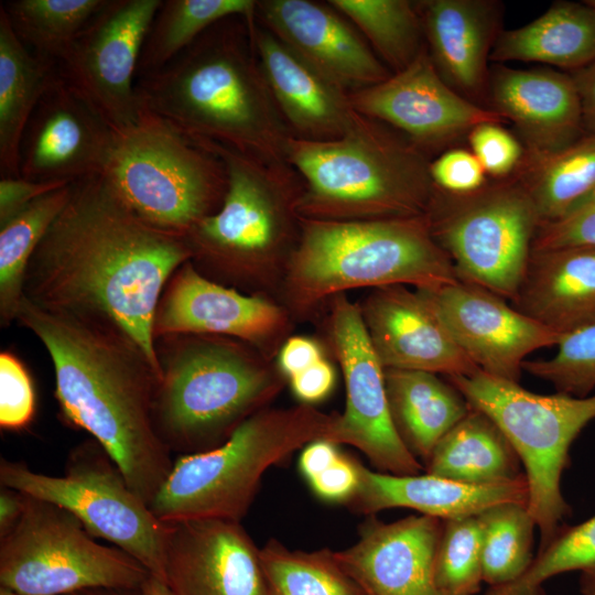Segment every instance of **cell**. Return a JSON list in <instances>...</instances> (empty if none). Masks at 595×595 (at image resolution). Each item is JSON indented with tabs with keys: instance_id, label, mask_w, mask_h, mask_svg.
I'll use <instances>...</instances> for the list:
<instances>
[{
	"instance_id": "cell-1",
	"label": "cell",
	"mask_w": 595,
	"mask_h": 595,
	"mask_svg": "<svg viewBox=\"0 0 595 595\" xmlns=\"http://www.w3.org/2000/svg\"><path fill=\"white\" fill-rule=\"evenodd\" d=\"M188 260L184 236L148 224L102 174L93 175L72 184L29 262L23 298L122 331L159 367L155 309L171 275Z\"/></svg>"
},
{
	"instance_id": "cell-2",
	"label": "cell",
	"mask_w": 595,
	"mask_h": 595,
	"mask_svg": "<svg viewBox=\"0 0 595 595\" xmlns=\"http://www.w3.org/2000/svg\"><path fill=\"white\" fill-rule=\"evenodd\" d=\"M15 322L51 357L64 422L89 433L150 507L174 463L153 424L160 368L122 331L48 312L24 298Z\"/></svg>"
},
{
	"instance_id": "cell-3",
	"label": "cell",
	"mask_w": 595,
	"mask_h": 595,
	"mask_svg": "<svg viewBox=\"0 0 595 595\" xmlns=\"http://www.w3.org/2000/svg\"><path fill=\"white\" fill-rule=\"evenodd\" d=\"M248 21L237 15L215 23L165 66L137 77V91L150 111L195 140L291 166L292 133L264 78Z\"/></svg>"
},
{
	"instance_id": "cell-4",
	"label": "cell",
	"mask_w": 595,
	"mask_h": 595,
	"mask_svg": "<svg viewBox=\"0 0 595 595\" xmlns=\"http://www.w3.org/2000/svg\"><path fill=\"white\" fill-rule=\"evenodd\" d=\"M160 379L153 424L171 453L195 454L226 442L268 408L286 378L273 360L236 338L172 334L154 339Z\"/></svg>"
},
{
	"instance_id": "cell-5",
	"label": "cell",
	"mask_w": 595,
	"mask_h": 595,
	"mask_svg": "<svg viewBox=\"0 0 595 595\" xmlns=\"http://www.w3.org/2000/svg\"><path fill=\"white\" fill-rule=\"evenodd\" d=\"M286 160L302 181L298 213L303 218L426 216L436 192L428 154L397 130L358 112L337 139L290 137Z\"/></svg>"
},
{
	"instance_id": "cell-6",
	"label": "cell",
	"mask_w": 595,
	"mask_h": 595,
	"mask_svg": "<svg viewBox=\"0 0 595 595\" xmlns=\"http://www.w3.org/2000/svg\"><path fill=\"white\" fill-rule=\"evenodd\" d=\"M204 143L223 160L228 186L220 208L184 236L191 262L217 283L279 301L301 232L302 181L291 166Z\"/></svg>"
},
{
	"instance_id": "cell-7",
	"label": "cell",
	"mask_w": 595,
	"mask_h": 595,
	"mask_svg": "<svg viewBox=\"0 0 595 595\" xmlns=\"http://www.w3.org/2000/svg\"><path fill=\"white\" fill-rule=\"evenodd\" d=\"M456 280L428 215L358 221L301 217L300 238L278 300L292 317H306L346 290L433 289Z\"/></svg>"
},
{
	"instance_id": "cell-8",
	"label": "cell",
	"mask_w": 595,
	"mask_h": 595,
	"mask_svg": "<svg viewBox=\"0 0 595 595\" xmlns=\"http://www.w3.org/2000/svg\"><path fill=\"white\" fill-rule=\"evenodd\" d=\"M336 413L313 405L264 408L219 446L180 455L150 504L162 522L227 519L240 522L263 474L307 443L325 439Z\"/></svg>"
},
{
	"instance_id": "cell-9",
	"label": "cell",
	"mask_w": 595,
	"mask_h": 595,
	"mask_svg": "<svg viewBox=\"0 0 595 595\" xmlns=\"http://www.w3.org/2000/svg\"><path fill=\"white\" fill-rule=\"evenodd\" d=\"M128 206L148 224L185 236L221 206L228 186L223 160L150 111L118 132L102 174Z\"/></svg>"
},
{
	"instance_id": "cell-10",
	"label": "cell",
	"mask_w": 595,
	"mask_h": 595,
	"mask_svg": "<svg viewBox=\"0 0 595 595\" xmlns=\"http://www.w3.org/2000/svg\"><path fill=\"white\" fill-rule=\"evenodd\" d=\"M447 380L499 426L516 451L528 484L527 508L540 531L539 551L543 550L571 512L561 478L572 443L595 419V394H539L479 369Z\"/></svg>"
},
{
	"instance_id": "cell-11",
	"label": "cell",
	"mask_w": 595,
	"mask_h": 595,
	"mask_svg": "<svg viewBox=\"0 0 595 595\" xmlns=\"http://www.w3.org/2000/svg\"><path fill=\"white\" fill-rule=\"evenodd\" d=\"M0 484L66 509L91 537L112 543L164 582L165 523L153 515L93 437L69 452L62 476L37 473L23 462L1 458Z\"/></svg>"
},
{
	"instance_id": "cell-12",
	"label": "cell",
	"mask_w": 595,
	"mask_h": 595,
	"mask_svg": "<svg viewBox=\"0 0 595 595\" xmlns=\"http://www.w3.org/2000/svg\"><path fill=\"white\" fill-rule=\"evenodd\" d=\"M150 575L121 549L96 542L66 509L28 495L21 519L0 539V586L19 595L140 589Z\"/></svg>"
},
{
	"instance_id": "cell-13",
	"label": "cell",
	"mask_w": 595,
	"mask_h": 595,
	"mask_svg": "<svg viewBox=\"0 0 595 595\" xmlns=\"http://www.w3.org/2000/svg\"><path fill=\"white\" fill-rule=\"evenodd\" d=\"M428 218L459 280L515 300L540 225L532 201L515 177L468 195L436 188Z\"/></svg>"
},
{
	"instance_id": "cell-14",
	"label": "cell",
	"mask_w": 595,
	"mask_h": 595,
	"mask_svg": "<svg viewBox=\"0 0 595 595\" xmlns=\"http://www.w3.org/2000/svg\"><path fill=\"white\" fill-rule=\"evenodd\" d=\"M328 303L327 336L342 368L346 401L335 415L325 440L346 444L365 454L378 472L420 474L423 465L400 439L389 409L385 368L370 343L360 307L345 293Z\"/></svg>"
},
{
	"instance_id": "cell-15",
	"label": "cell",
	"mask_w": 595,
	"mask_h": 595,
	"mask_svg": "<svg viewBox=\"0 0 595 595\" xmlns=\"http://www.w3.org/2000/svg\"><path fill=\"white\" fill-rule=\"evenodd\" d=\"M162 0H105L57 61L60 76L117 132L139 119L141 48Z\"/></svg>"
},
{
	"instance_id": "cell-16",
	"label": "cell",
	"mask_w": 595,
	"mask_h": 595,
	"mask_svg": "<svg viewBox=\"0 0 595 595\" xmlns=\"http://www.w3.org/2000/svg\"><path fill=\"white\" fill-rule=\"evenodd\" d=\"M292 315L279 301L247 294L203 275L191 260L171 275L153 317V338L219 335L245 342L273 360L290 337Z\"/></svg>"
},
{
	"instance_id": "cell-17",
	"label": "cell",
	"mask_w": 595,
	"mask_h": 595,
	"mask_svg": "<svg viewBox=\"0 0 595 595\" xmlns=\"http://www.w3.org/2000/svg\"><path fill=\"white\" fill-rule=\"evenodd\" d=\"M349 98L358 113L397 130L425 154L467 136L479 123L504 121L450 87L426 47L401 72L349 93Z\"/></svg>"
},
{
	"instance_id": "cell-18",
	"label": "cell",
	"mask_w": 595,
	"mask_h": 595,
	"mask_svg": "<svg viewBox=\"0 0 595 595\" xmlns=\"http://www.w3.org/2000/svg\"><path fill=\"white\" fill-rule=\"evenodd\" d=\"M117 136L104 116L58 74L24 130L20 175L73 183L104 174Z\"/></svg>"
},
{
	"instance_id": "cell-19",
	"label": "cell",
	"mask_w": 595,
	"mask_h": 595,
	"mask_svg": "<svg viewBox=\"0 0 595 595\" xmlns=\"http://www.w3.org/2000/svg\"><path fill=\"white\" fill-rule=\"evenodd\" d=\"M419 290L478 369L501 379L519 382L526 357L558 345L563 337L508 305L504 298L467 281Z\"/></svg>"
},
{
	"instance_id": "cell-20",
	"label": "cell",
	"mask_w": 595,
	"mask_h": 595,
	"mask_svg": "<svg viewBox=\"0 0 595 595\" xmlns=\"http://www.w3.org/2000/svg\"><path fill=\"white\" fill-rule=\"evenodd\" d=\"M164 583L173 595H268L260 549L227 519L165 523Z\"/></svg>"
},
{
	"instance_id": "cell-21",
	"label": "cell",
	"mask_w": 595,
	"mask_h": 595,
	"mask_svg": "<svg viewBox=\"0 0 595 595\" xmlns=\"http://www.w3.org/2000/svg\"><path fill=\"white\" fill-rule=\"evenodd\" d=\"M359 307L385 369L421 370L446 377L478 370L421 290L407 285L372 289Z\"/></svg>"
},
{
	"instance_id": "cell-22",
	"label": "cell",
	"mask_w": 595,
	"mask_h": 595,
	"mask_svg": "<svg viewBox=\"0 0 595 595\" xmlns=\"http://www.w3.org/2000/svg\"><path fill=\"white\" fill-rule=\"evenodd\" d=\"M256 19L348 93L379 84L392 74L355 26L329 4L261 0Z\"/></svg>"
},
{
	"instance_id": "cell-23",
	"label": "cell",
	"mask_w": 595,
	"mask_h": 595,
	"mask_svg": "<svg viewBox=\"0 0 595 595\" xmlns=\"http://www.w3.org/2000/svg\"><path fill=\"white\" fill-rule=\"evenodd\" d=\"M442 527L426 515L393 522L367 516L358 540L335 556L367 595H442L434 578Z\"/></svg>"
},
{
	"instance_id": "cell-24",
	"label": "cell",
	"mask_w": 595,
	"mask_h": 595,
	"mask_svg": "<svg viewBox=\"0 0 595 595\" xmlns=\"http://www.w3.org/2000/svg\"><path fill=\"white\" fill-rule=\"evenodd\" d=\"M486 104L515 125L527 158L556 152L585 134L574 80L552 67L490 68Z\"/></svg>"
},
{
	"instance_id": "cell-25",
	"label": "cell",
	"mask_w": 595,
	"mask_h": 595,
	"mask_svg": "<svg viewBox=\"0 0 595 595\" xmlns=\"http://www.w3.org/2000/svg\"><path fill=\"white\" fill-rule=\"evenodd\" d=\"M248 23L264 78L292 136L312 141L342 137L357 112L349 93L290 48L256 15Z\"/></svg>"
},
{
	"instance_id": "cell-26",
	"label": "cell",
	"mask_w": 595,
	"mask_h": 595,
	"mask_svg": "<svg viewBox=\"0 0 595 595\" xmlns=\"http://www.w3.org/2000/svg\"><path fill=\"white\" fill-rule=\"evenodd\" d=\"M430 58L443 80L484 107L488 61L501 33V3L495 0L415 1Z\"/></svg>"
},
{
	"instance_id": "cell-27",
	"label": "cell",
	"mask_w": 595,
	"mask_h": 595,
	"mask_svg": "<svg viewBox=\"0 0 595 595\" xmlns=\"http://www.w3.org/2000/svg\"><path fill=\"white\" fill-rule=\"evenodd\" d=\"M359 486L346 505L350 510L375 516L390 508H411L441 520L478 516L507 502L527 505L524 474L506 482L475 485L430 474L392 475L359 463Z\"/></svg>"
},
{
	"instance_id": "cell-28",
	"label": "cell",
	"mask_w": 595,
	"mask_h": 595,
	"mask_svg": "<svg viewBox=\"0 0 595 595\" xmlns=\"http://www.w3.org/2000/svg\"><path fill=\"white\" fill-rule=\"evenodd\" d=\"M512 302L562 336L595 326V247L532 250Z\"/></svg>"
},
{
	"instance_id": "cell-29",
	"label": "cell",
	"mask_w": 595,
	"mask_h": 595,
	"mask_svg": "<svg viewBox=\"0 0 595 595\" xmlns=\"http://www.w3.org/2000/svg\"><path fill=\"white\" fill-rule=\"evenodd\" d=\"M490 61L531 62L573 72L595 61V3L556 1L528 24L501 31Z\"/></svg>"
},
{
	"instance_id": "cell-30",
	"label": "cell",
	"mask_w": 595,
	"mask_h": 595,
	"mask_svg": "<svg viewBox=\"0 0 595 595\" xmlns=\"http://www.w3.org/2000/svg\"><path fill=\"white\" fill-rule=\"evenodd\" d=\"M385 382L394 428L407 448L425 466L439 441L472 407L437 374L385 369Z\"/></svg>"
},
{
	"instance_id": "cell-31",
	"label": "cell",
	"mask_w": 595,
	"mask_h": 595,
	"mask_svg": "<svg viewBox=\"0 0 595 595\" xmlns=\"http://www.w3.org/2000/svg\"><path fill=\"white\" fill-rule=\"evenodd\" d=\"M57 63L32 52L0 7V174L20 177V145L42 96L57 77Z\"/></svg>"
},
{
	"instance_id": "cell-32",
	"label": "cell",
	"mask_w": 595,
	"mask_h": 595,
	"mask_svg": "<svg viewBox=\"0 0 595 595\" xmlns=\"http://www.w3.org/2000/svg\"><path fill=\"white\" fill-rule=\"evenodd\" d=\"M426 474L485 485L522 475L521 462L499 426L484 412H469L436 444Z\"/></svg>"
},
{
	"instance_id": "cell-33",
	"label": "cell",
	"mask_w": 595,
	"mask_h": 595,
	"mask_svg": "<svg viewBox=\"0 0 595 595\" xmlns=\"http://www.w3.org/2000/svg\"><path fill=\"white\" fill-rule=\"evenodd\" d=\"M515 178L532 201L540 223L554 220L595 191V134L556 152L527 158Z\"/></svg>"
},
{
	"instance_id": "cell-34",
	"label": "cell",
	"mask_w": 595,
	"mask_h": 595,
	"mask_svg": "<svg viewBox=\"0 0 595 595\" xmlns=\"http://www.w3.org/2000/svg\"><path fill=\"white\" fill-rule=\"evenodd\" d=\"M256 0H162L143 42L137 77L159 71L215 23L256 15Z\"/></svg>"
},
{
	"instance_id": "cell-35",
	"label": "cell",
	"mask_w": 595,
	"mask_h": 595,
	"mask_svg": "<svg viewBox=\"0 0 595 595\" xmlns=\"http://www.w3.org/2000/svg\"><path fill=\"white\" fill-rule=\"evenodd\" d=\"M72 184L45 194L0 224V325L15 322L29 262L66 205Z\"/></svg>"
},
{
	"instance_id": "cell-36",
	"label": "cell",
	"mask_w": 595,
	"mask_h": 595,
	"mask_svg": "<svg viewBox=\"0 0 595 595\" xmlns=\"http://www.w3.org/2000/svg\"><path fill=\"white\" fill-rule=\"evenodd\" d=\"M327 3L361 31L392 74L408 67L426 47L415 1L329 0Z\"/></svg>"
},
{
	"instance_id": "cell-37",
	"label": "cell",
	"mask_w": 595,
	"mask_h": 595,
	"mask_svg": "<svg viewBox=\"0 0 595 595\" xmlns=\"http://www.w3.org/2000/svg\"><path fill=\"white\" fill-rule=\"evenodd\" d=\"M260 558L268 595H367L329 549L291 550L271 539Z\"/></svg>"
},
{
	"instance_id": "cell-38",
	"label": "cell",
	"mask_w": 595,
	"mask_h": 595,
	"mask_svg": "<svg viewBox=\"0 0 595 595\" xmlns=\"http://www.w3.org/2000/svg\"><path fill=\"white\" fill-rule=\"evenodd\" d=\"M104 3L105 0H11L0 7L26 47L57 63Z\"/></svg>"
},
{
	"instance_id": "cell-39",
	"label": "cell",
	"mask_w": 595,
	"mask_h": 595,
	"mask_svg": "<svg viewBox=\"0 0 595 595\" xmlns=\"http://www.w3.org/2000/svg\"><path fill=\"white\" fill-rule=\"evenodd\" d=\"M482 524L483 582L496 587L515 582L531 565L537 527L527 505L507 502L478 515Z\"/></svg>"
},
{
	"instance_id": "cell-40",
	"label": "cell",
	"mask_w": 595,
	"mask_h": 595,
	"mask_svg": "<svg viewBox=\"0 0 595 595\" xmlns=\"http://www.w3.org/2000/svg\"><path fill=\"white\" fill-rule=\"evenodd\" d=\"M595 566V516L562 528L543 550L538 552L526 573L512 583L489 587L485 595H544L542 584L571 571Z\"/></svg>"
},
{
	"instance_id": "cell-41",
	"label": "cell",
	"mask_w": 595,
	"mask_h": 595,
	"mask_svg": "<svg viewBox=\"0 0 595 595\" xmlns=\"http://www.w3.org/2000/svg\"><path fill=\"white\" fill-rule=\"evenodd\" d=\"M434 578L442 595H475L479 592L483 569L478 516L443 520Z\"/></svg>"
},
{
	"instance_id": "cell-42",
	"label": "cell",
	"mask_w": 595,
	"mask_h": 595,
	"mask_svg": "<svg viewBox=\"0 0 595 595\" xmlns=\"http://www.w3.org/2000/svg\"><path fill=\"white\" fill-rule=\"evenodd\" d=\"M549 359L526 360L522 369L554 386L558 392L587 397L595 389V326L564 335Z\"/></svg>"
},
{
	"instance_id": "cell-43",
	"label": "cell",
	"mask_w": 595,
	"mask_h": 595,
	"mask_svg": "<svg viewBox=\"0 0 595 595\" xmlns=\"http://www.w3.org/2000/svg\"><path fill=\"white\" fill-rule=\"evenodd\" d=\"M35 414V391L23 361L10 350L0 353V426L6 431L26 429Z\"/></svg>"
},
{
	"instance_id": "cell-44",
	"label": "cell",
	"mask_w": 595,
	"mask_h": 595,
	"mask_svg": "<svg viewBox=\"0 0 595 595\" xmlns=\"http://www.w3.org/2000/svg\"><path fill=\"white\" fill-rule=\"evenodd\" d=\"M467 140L472 153L486 174L494 178L507 180L517 174L526 156L521 141L500 122H483L475 126L467 133Z\"/></svg>"
},
{
	"instance_id": "cell-45",
	"label": "cell",
	"mask_w": 595,
	"mask_h": 595,
	"mask_svg": "<svg viewBox=\"0 0 595 595\" xmlns=\"http://www.w3.org/2000/svg\"><path fill=\"white\" fill-rule=\"evenodd\" d=\"M595 247V191L561 217L540 223L532 250Z\"/></svg>"
},
{
	"instance_id": "cell-46",
	"label": "cell",
	"mask_w": 595,
	"mask_h": 595,
	"mask_svg": "<svg viewBox=\"0 0 595 595\" xmlns=\"http://www.w3.org/2000/svg\"><path fill=\"white\" fill-rule=\"evenodd\" d=\"M430 175L437 190L450 195H468L488 184L484 167L470 150L452 148L430 162Z\"/></svg>"
},
{
	"instance_id": "cell-47",
	"label": "cell",
	"mask_w": 595,
	"mask_h": 595,
	"mask_svg": "<svg viewBox=\"0 0 595 595\" xmlns=\"http://www.w3.org/2000/svg\"><path fill=\"white\" fill-rule=\"evenodd\" d=\"M359 463L340 453L332 465L307 483L323 501L347 505L359 486Z\"/></svg>"
},
{
	"instance_id": "cell-48",
	"label": "cell",
	"mask_w": 595,
	"mask_h": 595,
	"mask_svg": "<svg viewBox=\"0 0 595 595\" xmlns=\"http://www.w3.org/2000/svg\"><path fill=\"white\" fill-rule=\"evenodd\" d=\"M74 183V182H73ZM67 182H41L24 177L0 178V224H3L36 198L64 187Z\"/></svg>"
},
{
	"instance_id": "cell-49",
	"label": "cell",
	"mask_w": 595,
	"mask_h": 595,
	"mask_svg": "<svg viewBox=\"0 0 595 595\" xmlns=\"http://www.w3.org/2000/svg\"><path fill=\"white\" fill-rule=\"evenodd\" d=\"M294 396L302 404L313 405L324 400L335 385V370L325 358L289 379Z\"/></svg>"
},
{
	"instance_id": "cell-50",
	"label": "cell",
	"mask_w": 595,
	"mask_h": 595,
	"mask_svg": "<svg viewBox=\"0 0 595 595\" xmlns=\"http://www.w3.org/2000/svg\"><path fill=\"white\" fill-rule=\"evenodd\" d=\"M277 358L279 369L290 379L325 357L316 340L304 336H290Z\"/></svg>"
},
{
	"instance_id": "cell-51",
	"label": "cell",
	"mask_w": 595,
	"mask_h": 595,
	"mask_svg": "<svg viewBox=\"0 0 595 595\" xmlns=\"http://www.w3.org/2000/svg\"><path fill=\"white\" fill-rule=\"evenodd\" d=\"M338 445L317 439L307 443L299 456V470L306 482L320 475L340 455Z\"/></svg>"
},
{
	"instance_id": "cell-52",
	"label": "cell",
	"mask_w": 595,
	"mask_h": 595,
	"mask_svg": "<svg viewBox=\"0 0 595 595\" xmlns=\"http://www.w3.org/2000/svg\"><path fill=\"white\" fill-rule=\"evenodd\" d=\"M567 73L572 76L578 94L584 132L595 134V61Z\"/></svg>"
},
{
	"instance_id": "cell-53",
	"label": "cell",
	"mask_w": 595,
	"mask_h": 595,
	"mask_svg": "<svg viewBox=\"0 0 595 595\" xmlns=\"http://www.w3.org/2000/svg\"><path fill=\"white\" fill-rule=\"evenodd\" d=\"M26 504V495L1 486L0 489V539L6 537L21 519Z\"/></svg>"
},
{
	"instance_id": "cell-54",
	"label": "cell",
	"mask_w": 595,
	"mask_h": 595,
	"mask_svg": "<svg viewBox=\"0 0 595 595\" xmlns=\"http://www.w3.org/2000/svg\"><path fill=\"white\" fill-rule=\"evenodd\" d=\"M140 589L142 595H173L163 581L152 575L144 581Z\"/></svg>"
},
{
	"instance_id": "cell-55",
	"label": "cell",
	"mask_w": 595,
	"mask_h": 595,
	"mask_svg": "<svg viewBox=\"0 0 595 595\" xmlns=\"http://www.w3.org/2000/svg\"><path fill=\"white\" fill-rule=\"evenodd\" d=\"M71 595H142L141 589H126V588H88L75 592Z\"/></svg>"
},
{
	"instance_id": "cell-56",
	"label": "cell",
	"mask_w": 595,
	"mask_h": 595,
	"mask_svg": "<svg viewBox=\"0 0 595 595\" xmlns=\"http://www.w3.org/2000/svg\"><path fill=\"white\" fill-rule=\"evenodd\" d=\"M580 593L581 595H595V566L581 572Z\"/></svg>"
},
{
	"instance_id": "cell-57",
	"label": "cell",
	"mask_w": 595,
	"mask_h": 595,
	"mask_svg": "<svg viewBox=\"0 0 595 595\" xmlns=\"http://www.w3.org/2000/svg\"><path fill=\"white\" fill-rule=\"evenodd\" d=\"M0 595H19V594L13 592L10 588H7L4 586H0Z\"/></svg>"
}]
</instances>
